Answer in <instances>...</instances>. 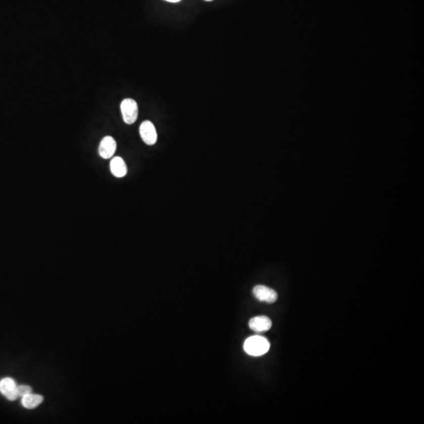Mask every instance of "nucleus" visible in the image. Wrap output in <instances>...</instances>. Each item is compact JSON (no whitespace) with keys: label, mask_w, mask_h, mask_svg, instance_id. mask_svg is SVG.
I'll use <instances>...</instances> for the list:
<instances>
[{"label":"nucleus","mask_w":424,"mask_h":424,"mask_svg":"<svg viewBox=\"0 0 424 424\" xmlns=\"http://www.w3.org/2000/svg\"><path fill=\"white\" fill-rule=\"evenodd\" d=\"M270 344L264 337L254 336L247 339L244 344L245 352L249 355L261 356L266 354L269 350Z\"/></svg>","instance_id":"obj_1"},{"label":"nucleus","mask_w":424,"mask_h":424,"mask_svg":"<svg viewBox=\"0 0 424 424\" xmlns=\"http://www.w3.org/2000/svg\"><path fill=\"white\" fill-rule=\"evenodd\" d=\"M120 110L123 121L127 124H133L135 123L138 116V106L134 99H124L120 105Z\"/></svg>","instance_id":"obj_2"},{"label":"nucleus","mask_w":424,"mask_h":424,"mask_svg":"<svg viewBox=\"0 0 424 424\" xmlns=\"http://www.w3.org/2000/svg\"><path fill=\"white\" fill-rule=\"evenodd\" d=\"M139 133L142 139L146 145L153 146L157 143V130H156L155 126L153 125V123L151 121L146 120V121L142 123L139 127Z\"/></svg>","instance_id":"obj_3"},{"label":"nucleus","mask_w":424,"mask_h":424,"mask_svg":"<svg viewBox=\"0 0 424 424\" xmlns=\"http://www.w3.org/2000/svg\"><path fill=\"white\" fill-rule=\"evenodd\" d=\"M253 294L259 301L266 302L268 303H273L277 299V293L273 289L264 286V285H257L253 289Z\"/></svg>","instance_id":"obj_4"},{"label":"nucleus","mask_w":424,"mask_h":424,"mask_svg":"<svg viewBox=\"0 0 424 424\" xmlns=\"http://www.w3.org/2000/svg\"><path fill=\"white\" fill-rule=\"evenodd\" d=\"M16 383L13 379L7 377L0 381V392L10 401H15L18 398Z\"/></svg>","instance_id":"obj_5"},{"label":"nucleus","mask_w":424,"mask_h":424,"mask_svg":"<svg viewBox=\"0 0 424 424\" xmlns=\"http://www.w3.org/2000/svg\"><path fill=\"white\" fill-rule=\"evenodd\" d=\"M116 140L111 136H106L99 146V155L103 159H110L116 153Z\"/></svg>","instance_id":"obj_6"},{"label":"nucleus","mask_w":424,"mask_h":424,"mask_svg":"<svg viewBox=\"0 0 424 424\" xmlns=\"http://www.w3.org/2000/svg\"><path fill=\"white\" fill-rule=\"evenodd\" d=\"M249 327L255 333H264L271 328L272 321L266 316H258L249 320Z\"/></svg>","instance_id":"obj_7"},{"label":"nucleus","mask_w":424,"mask_h":424,"mask_svg":"<svg viewBox=\"0 0 424 424\" xmlns=\"http://www.w3.org/2000/svg\"><path fill=\"white\" fill-rule=\"evenodd\" d=\"M110 170L112 174L116 178H123L127 173V167L124 160L120 157L112 159L110 162Z\"/></svg>","instance_id":"obj_8"},{"label":"nucleus","mask_w":424,"mask_h":424,"mask_svg":"<svg viewBox=\"0 0 424 424\" xmlns=\"http://www.w3.org/2000/svg\"><path fill=\"white\" fill-rule=\"evenodd\" d=\"M42 400H43V398L41 395L33 394L31 393V394H27L25 396L22 397L21 403L25 408L32 409V408H35V407L40 405L42 402Z\"/></svg>","instance_id":"obj_9"},{"label":"nucleus","mask_w":424,"mask_h":424,"mask_svg":"<svg viewBox=\"0 0 424 424\" xmlns=\"http://www.w3.org/2000/svg\"><path fill=\"white\" fill-rule=\"evenodd\" d=\"M17 391H18V397L22 398V397L25 396L27 394H31L32 393V388L29 386L21 385L18 386L17 387Z\"/></svg>","instance_id":"obj_10"},{"label":"nucleus","mask_w":424,"mask_h":424,"mask_svg":"<svg viewBox=\"0 0 424 424\" xmlns=\"http://www.w3.org/2000/svg\"><path fill=\"white\" fill-rule=\"evenodd\" d=\"M167 2L172 3V4H176V3L180 2L181 0H165Z\"/></svg>","instance_id":"obj_11"},{"label":"nucleus","mask_w":424,"mask_h":424,"mask_svg":"<svg viewBox=\"0 0 424 424\" xmlns=\"http://www.w3.org/2000/svg\"><path fill=\"white\" fill-rule=\"evenodd\" d=\"M205 1H208V2H211V1H213V0H205Z\"/></svg>","instance_id":"obj_12"}]
</instances>
